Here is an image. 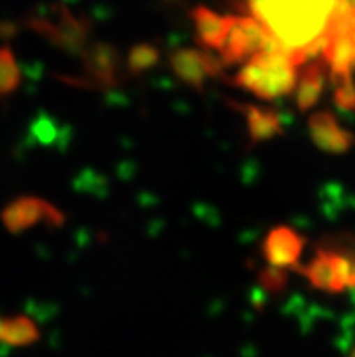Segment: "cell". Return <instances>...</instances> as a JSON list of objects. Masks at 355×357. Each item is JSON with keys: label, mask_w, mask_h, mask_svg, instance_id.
I'll list each match as a JSON object with an SVG mask.
<instances>
[{"label": "cell", "mask_w": 355, "mask_h": 357, "mask_svg": "<svg viewBox=\"0 0 355 357\" xmlns=\"http://www.w3.org/2000/svg\"><path fill=\"white\" fill-rule=\"evenodd\" d=\"M339 0H256L248 11L290 51L301 66V53L326 35Z\"/></svg>", "instance_id": "obj_1"}, {"label": "cell", "mask_w": 355, "mask_h": 357, "mask_svg": "<svg viewBox=\"0 0 355 357\" xmlns=\"http://www.w3.org/2000/svg\"><path fill=\"white\" fill-rule=\"evenodd\" d=\"M299 68L301 66L290 51L278 47L243 63L234 84L259 100H275L296 89Z\"/></svg>", "instance_id": "obj_2"}, {"label": "cell", "mask_w": 355, "mask_h": 357, "mask_svg": "<svg viewBox=\"0 0 355 357\" xmlns=\"http://www.w3.org/2000/svg\"><path fill=\"white\" fill-rule=\"evenodd\" d=\"M26 26L66 53L82 54L89 40L91 24L86 17L75 15L68 6H51L50 15H33Z\"/></svg>", "instance_id": "obj_3"}, {"label": "cell", "mask_w": 355, "mask_h": 357, "mask_svg": "<svg viewBox=\"0 0 355 357\" xmlns=\"http://www.w3.org/2000/svg\"><path fill=\"white\" fill-rule=\"evenodd\" d=\"M281 47L263 24L252 15H230V26L220 56L225 66H238L252 60L257 54Z\"/></svg>", "instance_id": "obj_4"}, {"label": "cell", "mask_w": 355, "mask_h": 357, "mask_svg": "<svg viewBox=\"0 0 355 357\" xmlns=\"http://www.w3.org/2000/svg\"><path fill=\"white\" fill-rule=\"evenodd\" d=\"M301 274L310 285L328 294H341L352 290V267L348 256V245H324L319 247L314 258Z\"/></svg>", "instance_id": "obj_5"}, {"label": "cell", "mask_w": 355, "mask_h": 357, "mask_svg": "<svg viewBox=\"0 0 355 357\" xmlns=\"http://www.w3.org/2000/svg\"><path fill=\"white\" fill-rule=\"evenodd\" d=\"M0 220L4 223L6 231L11 234H20L38 223L60 227L63 223V214L45 199L36 196H20L0 213Z\"/></svg>", "instance_id": "obj_6"}, {"label": "cell", "mask_w": 355, "mask_h": 357, "mask_svg": "<svg viewBox=\"0 0 355 357\" xmlns=\"http://www.w3.org/2000/svg\"><path fill=\"white\" fill-rule=\"evenodd\" d=\"M171 69L185 86L202 91L207 78L218 77L223 71L225 63L220 54H212L209 50H194V47H181L171 53Z\"/></svg>", "instance_id": "obj_7"}, {"label": "cell", "mask_w": 355, "mask_h": 357, "mask_svg": "<svg viewBox=\"0 0 355 357\" xmlns=\"http://www.w3.org/2000/svg\"><path fill=\"white\" fill-rule=\"evenodd\" d=\"M80 56L87 77L86 84L95 87L116 86L121 59L113 45L107 42H95L87 45Z\"/></svg>", "instance_id": "obj_8"}, {"label": "cell", "mask_w": 355, "mask_h": 357, "mask_svg": "<svg viewBox=\"0 0 355 357\" xmlns=\"http://www.w3.org/2000/svg\"><path fill=\"white\" fill-rule=\"evenodd\" d=\"M305 249V240L292 227H274L263 241V256L270 267L296 268Z\"/></svg>", "instance_id": "obj_9"}, {"label": "cell", "mask_w": 355, "mask_h": 357, "mask_svg": "<svg viewBox=\"0 0 355 357\" xmlns=\"http://www.w3.org/2000/svg\"><path fill=\"white\" fill-rule=\"evenodd\" d=\"M308 132L315 147L328 154H345L355 145V136L328 111H317L312 114L308 120Z\"/></svg>", "instance_id": "obj_10"}, {"label": "cell", "mask_w": 355, "mask_h": 357, "mask_svg": "<svg viewBox=\"0 0 355 357\" xmlns=\"http://www.w3.org/2000/svg\"><path fill=\"white\" fill-rule=\"evenodd\" d=\"M190 17L194 22L196 42L203 50H214L220 53L227 38V31H229L230 15H218L216 11L205 6H198L192 9Z\"/></svg>", "instance_id": "obj_11"}, {"label": "cell", "mask_w": 355, "mask_h": 357, "mask_svg": "<svg viewBox=\"0 0 355 357\" xmlns=\"http://www.w3.org/2000/svg\"><path fill=\"white\" fill-rule=\"evenodd\" d=\"M330 75V69L323 59L312 60L306 63V68L303 69L296 84V104L299 111L306 113L315 104L319 102L321 95H323L324 86H326V77Z\"/></svg>", "instance_id": "obj_12"}, {"label": "cell", "mask_w": 355, "mask_h": 357, "mask_svg": "<svg viewBox=\"0 0 355 357\" xmlns=\"http://www.w3.org/2000/svg\"><path fill=\"white\" fill-rule=\"evenodd\" d=\"M236 109L245 118L248 138L252 144H263L283 132V122L275 111L254 104H236Z\"/></svg>", "instance_id": "obj_13"}, {"label": "cell", "mask_w": 355, "mask_h": 357, "mask_svg": "<svg viewBox=\"0 0 355 357\" xmlns=\"http://www.w3.org/2000/svg\"><path fill=\"white\" fill-rule=\"evenodd\" d=\"M38 340V328L26 316L6 317L2 321V343L9 347H27Z\"/></svg>", "instance_id": "obj_14"}, {"label": "cell", "mask_w": 355, "mask_h": 357, "mask_svg": "<svg viewBox=\"0 0 355 357\" xmlns=\"http://www.w3.org/2000/svg\"><path fill=\"white\" fill-rule=\"evenodd\" d=\"M22 73L18 68L13 50L9 45H0V98L13 95L20 87Z\"/></svg>", "instance_id": "obj_15"}, {"label": "cell", "mask_w": 355, "mask_h": 357, "mask_svg": "<svg viewBox=\"0 0 355 357\" xmlns=\"http://www.w3.org/2000/svg\"><path fill=\"white\" fill-rule=\"evenodd\" d=\"M160 59H162V53L156 45L142 42V44L130 47L129 54H127V69L130 75H142V73L156 68Z\"/></svg>", "instance_id": "obj_16"}, {"label": "cell", "mask_w": 355, "mask_h": 357, "mask_svg": "<svg viewBox=\"0 0 355 357\" xmlns=\"http://www.w3.org/2000/svg\"><path fill=\"white\" fill-rule=\"evenodd\" d=\"M333 86V100L345 111H355V82L352 73L330 75Z\"/></svg>", "instance_id": "obj_17"}, {"label": "cell", "mask_w": 355, "mask_h": 357, "mask_svg": "<svg viewBox=\"0 0 355 357\" xmlns=\"http://www.w3.org/2000/svg\"><path fill=\"white\" fill-rule=\"evenodd\" d=\"M288 274L285 268L278 267H266L259 272V285L270 292V294H278L287 287Z\"/></svg>", "instance_id": "obj_18"}, {"label": "cell", "mask_w": 355, "mask_h": 357, "mask_svg": "<svg viewBox=\"0 0 355 357\" xmlns=\"http://www.w3.org/2000/svg\"><path fill=\"white\" fill-rule=\"evenodd\" d=\"M350 38H352V42H354V45H355V26L350 29Z\"/></svg>", "instance_id": "obj_19"}, {"label": "cell", "mask_w": 355, "mask_h": 357, "mask_svg": "<svg viewBox=\"0 0 355 357\" xmlns=\"http://www.w3.org/2000/svg\"><path fill=\"white\" fill-rule=\"evenodd\" d=\"M350 357H355V347H354V352H352V356Z\"/></svg>", "instance_id": "obj_20"}]
</instances>
